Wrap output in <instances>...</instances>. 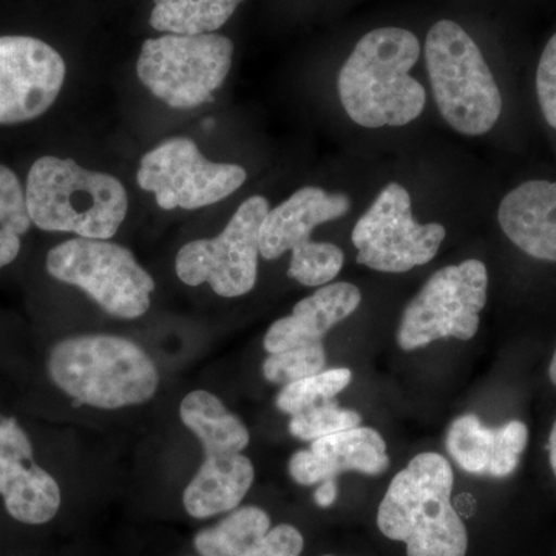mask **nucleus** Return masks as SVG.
<instances>
[{
  "label": "nucleus",
  "mask_w": 556,
  "mask_h": 556,
  "mask_svg": "<svg viewBox=\"0 0 556 556\" xmlns=\"http://www.w3.org/2000/svg\"><path fill=\"white\" fill-rule=\"evenodd\" d=\"M420 58L415 33L376 28L358 42L338 78V94L348 118L364 129L405 127L427 108V90L412 76Z\"/></svg>",
  "instance_id": "nucleus-1"
},
{
  "label": "nucleus",
  "mask_w": 556,
  "mask_h": 556,
  "mask_svg": "<svg viewBox=\"0 0 556 556\" xmlns=\"http://www.w3.org/2000/svg\"><path fill=\"white\" fill-rule=\"evenodd\" d=\"M453 484L447 457L431 452L413 457L380 501V532L404 543L407 556H466L468 532L452 504Z\"/></svg>",
  "instance_id": "nucleus-2"
},
{
  "label": "nucleus",
  "mask_w": 556,
  "mask_h": 556,
  "mask_svg": "<svg viewBox=\"0 0 556 556\" xmlns=\"http://www.w3.org/2000/svg\"><path fill=\"white\" fill-rule=\"evenodd\" d=\"M25 197L36 228L83 239H112L129 211V197L118 178L51 155L33 163Z\"/></svg>",
  "instance_id": "nucleus-3"
},
{
  "label": "nucleus",
  "mask_w": 556,
  "mask_h": 556,
  "mask_svg": "<svg viewBox=\"0 0 556 556\" xmlns=\"http://www.w3.org/2000/svg\"><path fill=\"white\" fill-rule=\"evenodd\" d=\"M50 379L70 397L93 408L146 404L160 386L155 362L138 343L118 336H76L51 350Z\"/></svg>",
  "instance_id": "nucleus-4"
},
{
  "label": "nucleus",
  "mask_w": 556,
  "mask_h": 556,
  "mask_svg": "<svg viewBox=\"0 0 556 556\" xmlns=\"http://www.w3.org/2000/svg\"><path fill=\"white\" fill-rule=\"evenodd\" d=\"M426 67L434 104L456 134H489L503 113V94L478 43L459 24L438 21L426 39Z\"/></svg>",
  "instance_id": "nucleus-5"
},
{
  "label": "nucleus",
  "mask_w": 556,
  "mask_h": 556,
  "mask_svg": "<svg viewBox=\"0 0 556 556\" xmlns=\"http://www.w3.org/2000/svg\"><path fill=\"white\" fill-rule=\"evenodd\" d=\"M233 42L217 33L148 39L137 61L146 87L172 109L190 110L214 100L232 68Z\"/></svg>",
  "instance_id": "nucleus-6"
},
{
  "label": "nucleus",
  "mask_w": 556,
  "mask_h": 556,
  "mask_svg": "<svg viewBox=\"0 0 556 556\" xmlns=\"http://www.w3.org/2000/svg\"><path fill=\"white\" fill-rule=\"evenodd\" d=\"M47 273L79 288L110 316L134 320L150 308L155 280L134 252L110 240L76 239L50 249Z\"/></svg>",
  "instance_id": "nucleus-7"
},
{
  "label": "nucleus",
  "mask_w": 556,
  "mask_h": 556,
  "mask_svg": "<svg viewBox=\"0 0 556 556\" xmlns=\"http://www.w3.org/2000/svg\"><path fill=\"white\" fill-rule=\"evenodd\" d=\"M486 291L489 273L481 260L468 258L437 270L402 314L399 346L415 351L442 339H473L486 305Z\"/></svg>",
  "instance_id": "nucleus-8"
},
{
  "label": "nucleus",
  "mask_w": 556,
  "mask_h": 556,
  "mask_svg": "<svg viewBox=\"0 0 556 556\" xmlns=\"http://www.w3.org/2000/svg\"><path fill=\"white\" fill-rule=\"evenodd\" d=\"M447 237L441 223H419L412 193L401 182H388L354 225L351 241L357 263L378 273L402 274L437 257Z\"/></svg>",
  "instance_id": "nucleus-9"
},
{
  "label": "nucleus",
  "mask_w": 556,
  "mask_h": 556,
  "mask_svg": "<svg viewBox=\"0 0 556 556\" xmlns=\"http://www.w3.org/2000/svg\"><path fill=\"white\" fill-rule=\"evenodd\" d=\"M269 208L265 197H249L217 237L185 244L175 260L179 280L189 287L207 283L219 298L249 294L257 285L260 228Z\"/></svg>",
  "instance_id": "nucleus-10"
},
{
  "label": "nucleus",
  "mask_w": 556,
  "mask_h": 556,
  "mask_svg": "<svg viewBox=\"0 0 556 556\" xmlns=\"http://www.w3.org/2000/svg\"><path fill=\"white\" fill-rule=\"evenodd\" d=\"M248 172L239 164L214 163L199 144L174 137L149 150L139 163V188L155 195L164 211H197L229 199L247 182Z\"/></svg>",
  "instance_id": "nucleus-11"
},
{
  "label": "nucleus",
  "mask_w": 556,
  "mask_h": 556,
  "mask_svg": "<svg viewBox=\"0 0 556 556\" xmlns=\"http://www.w3.org/2000/svg\"><path fill=\"white\" fill-rule=\"evenodd\" d=\"M67 65L53 47L31 36H0V126L49 112L64 87Z\"/></svg>",
  "instance_id": "nucleus-12"
},
{
  "label": "nucleus",
  "mask_w": 556,
  "mask_h": 556,
  "mask_svg": "<svg viewBox=\"0 0 556 556\" xmlns=\"http://www.w3.org/2000/svg\"><path fill=\"white\" fill-rule=\"evenodd\" d=\"M0 496L10 517L40 526L56 517L61 489L49 471L35 463L30 438L16 419L0 415Z\"/></svg>",
  "instance_id": "nucleus-13"
},
{
  "label": "nucleus",
  "mask_w": 556,
  "mask_h": 556,
  "mask_svg": "<svg viewBox=\"0 0 556 556\" xmlns=\"http://www.w3.org/2000/svg\"><path fill=\"white\" fill-rule=\"evenodd\" d=\"M390 467L386 439L371 427H356L317 439L289 459L288 470L300 485H318L346 471L378 477Z\"/></svg>",
  "instance_id": "nucleus-14"
},
{
  "label": "nucleus",
  "mask_w": 556,
  "mask_h": 556,
  "mask_svg": "<svg viewBox=\"0 0 556 556\" xmlns=\"http://www.w3.org/2000/svg\"><path fill=\"white\" fill-rule=\"evenodd\" d=\"M529 442V428L521 420L486 427L477 415L453 420L445 447L464 471L477 477L507 478L515 473Z\"/></svg>",
  "instance_id": "nucleus-15"
},
{
  "label": "nucleus",
  "mask_w": 556,
  "mask_h": 556,
  "mask_svg": "<svg viewBox=\"0 0 556 556\" xmlns=\"http://www.w3.org/2000/svg\"><path fill=\"white\" fill-rule=\"evenodd\" d=\"M351 211L350 195L328 192L318 186H305L283 203L269 208L260 228V255L277 260L308 243L321 225L345 217Z\"/></svg>",
  "instance_id": "nucleus-16"
},
{
  "label": "nucleus",
  "mask_w": 556,
  "mask_h": 556,
  "mask_svg": "<svg viewBox=\"0 0 556 556\" xmlns=\"http://www.w3.org/2000/svg\"><path fill=\"white\" fill-rule=\"evenodd\" d=\"M362 303L361 289L350 281H336L317 289L300 300L292 313L270 325L263 339L269 354L318 345L325 336L348 317L353 316Z\"/></svg>",
  "instance_id": "nucleus-17"
},
{
  "label": "nucleus",
  "mask_w": 556,
  "mask_h": 556,
  "mask_svg": "<svg viewBox=\"0 0 556 556\" xmlns=\"http://www.w3.org/2000/svg\"><path fill=\"white\" fill-rule=\"evenodd\" d=\"M497 223L529 257L556 263V182L530 179L504 197Z\"/></svg>",
  "instance_id": "nucleus-18"
},
{
  "label": "nucleus",
  "mask_w": 556,
  "mask_h": 556,
  "mask_svg": "<svg viewBox=\"0 0 556 556\" xmlns=\"http://www.w3.org/2000/svg\"><path fill=\"white\" fill-rule=\"evenodd\" d=\"M254 478L251 459L241 453L206 456L182 493V506L190 517L197 519L229 514L248 495Z\"/></svg>",
  "instance_id": "nucleus-19"
},
{
  "label": "nucleus",
  "mask_w": 556,
  "mask_h": 556,
  "mask_svg": "<svg viewBox=\"0 0 556 556\" xmlns=\"http://www.w3.org/2000/svg\"><path fill=\"white\" fill-rule=\"evenodd\" d=\"M182 424L199 438L206 456L236 455L248 447L251 437L240 417L230 413L215 394L197 390L179 405Z\"/></svg>",
  "instance_id": "nucleus-20"
},
{
  "label": "nucleus",
  "mask_w": 556,
  "mask_h": 556,
  "mask_svg": "<svg viewBox=\"0 0 556 556\" xmlns=\"http://www.w3.org/2000/svg\"><path fill=\"white\" fill-rule=\"evenodd\" d=\"M243 0H155L149 24L167 35H207L223 27Z\"/></svg>",
  "instance_id": "nucleus-21"
},
{
  "label": "nucleus",
  "mask_w": 556,
  "mask_h": 556,
  "mask_svg": "<svg viewBox=\"0 0 556 556\" xmlns=\"http://www.w3.org/2000/svg\"><path fill=\"white\" fill-rule=\"evenodd\" d=\"M270 529V517L263 508L237 507L218 525L201 530L193 538L200 556H241Z\"/></svg>",
  "instance_id": "nucleus-22"
},
{
  "label": "nucleus",
  "mask_w": 556,
  "mask_h": 556,
  "mask_svg": "<svg viewBox=\"0 0 556 556\" xmlns=\"http://www.w3.org/2000/svg\"><path fill=\"white\" fill-rule=\"evenodd\" d=\"M33 225L27 197L20 178L0 164V269L20 255L22 237Z\"/></svg>",
  "instance_id": "nucleus-23"
},
{
  "label": "nucleus",
  "mask_w": 556,
  "mask_h": 556,
  "mask_svg": "<svg viewBox=\"0 0 556 556\" xmlns=\"http://www.w3.org/2000/svg\"><path fill=\"white\" fill-rule=\"evenodd\" d=\"M353 372L348 368L324 369L298 382L288 383L278 393L277 408L285 415L294 416L314 405L331 401L351 383Z\"/></svg>",
  "instance_id": "nucleus-24"
},
{
  "label": "nucleus",
  "mask_w": 556,
  "mask_h": 556,
  "mask_svg": "<svg viewBox=\"0 0 556 556\" xmlns=\"http://www.w3.org/2000/svg\"><path fill=\"white\" fill-rule=\"evenodd\" d=\"M291 254L288 277L303 287L320 288L332 283L345 265L342 249L328 241L311 240Z\"/></svg>",
  "instance_id": "nucleus-25"
},
{
  "label": "nucleus",
  "mask_w": 556,
  "mask_h": 556,
  "mask_svg": "<svg viewBox=\"0 0 556 556\" xmlns=\"http://www.w3.org/2000/svg\"><path fill=\"white\" fill-rule=\"evenodd\" d=\"M361 413L342 408L334 401H325L299 415L291 416L289 433L300 441L314 442L317 439L361 427Z\"/></svg>",
  "instance_id": "nucleus-26"
},
{
  "label": "nucleus",
  "mask_w": 556,
  "mask_h": 556,
  "mask_svg": "<svg viewBox=\"0 0 556 556\" xmlns=\"http://www.w3.org/2000/svg\"><path fill=\"white\" fill-rule=\"evenodd\" d=\"M327 367V351L324 343L292 348L281 353L269 354L263 362V376L270 383L288 386L324 371Z\"/></svg>",
  "instance_id": "nucleus-27"
},
{
  "label": "nucleus",
  "mask_w": 556,
  "mask_h": 556,
  "mask_svg": "<svg viewBox=\"0 0 556 556\" xmlns=\"http://www.w3.org/2000/svg\"><path fill=\"white\" fill-rule=\"evenodd\" d=\"M536 97L544 119L556 129V33L544 47L538 64Z\"/></svg>",
  "instance_id": "nucleus-28"
},
{
  "label": "nucleus",
  "mask_w": 556,
  "mask_h": 556,
  "mask_svg": "<svg viewBox=\"0 0 556 556\" xmlns=\"http://www.w3.org/2000/svg\"><path fill=\"white\" fill-rule=\"evenodd\" d=\"M303 547L305 540L299 529L291 525H278L270 527L269 532L241 556H300Z\"/></svg>",
  "instance_id": "nucleus-29"
},
{
  "label": "nucleus",
  "mask_w": 556,
  "mask_h": 556,
  "mask_svg": "<svg viewBox=\"0 0 556 556\" xmlns=\"http://www.w3.org/2000/svg\"><path fill=\"white\" fill-rule=\"evenodd\" d=\"M339 496V486L336 479H327V481L318 484L316 493H314V501L320 508H329L334 506Z\"/></svg>",
  "instance_id": "nucleus-30"
},
{
  "label": "nucleus",
  "mask_w": 556,
  "mask_h": 556,
  "mask_svg": "<svg viewBox=\"0 0 556 556\" xmlns=\"http://www.w3.org/2000/svg\"><path fill=\"white\" fill-rule=\"evenodd\" d=\"M548 455H551V466L556 478V420L548 438Z\"/></svg>",
  "instance_id": "nucleus-31"
},
{
  "label": "nucleus",
  "mask_w": 556,
  "mask_h": 556,
  "mask_svg": "<svg viewBox=\"0 0 556 556\" xmlns=\"http://www.w3.org/2000/svg\"><path fill=\"white\" fill-rule=\"evenodd\" d=\"M548 378H551L552 383L556 387V350L554 357H552L551 367H548Z\"/></svg>",
  "instance_id": "nucleus-32"
},
{
  "label": "nucleus",
  "mask_w": 556,
  "mask_h": 556,
  "mask_svg": "<svg viewBox=\"0 0 556 556\" xmlns=\"http://www.w3.org/2000/svg\"><path fill=\"white\" fill-rule=\"evenodd\" d=\"M324 556H336V555H324Z\"/></svg>",
  "instance_id": "nucleus-33"
}]
</instances>
